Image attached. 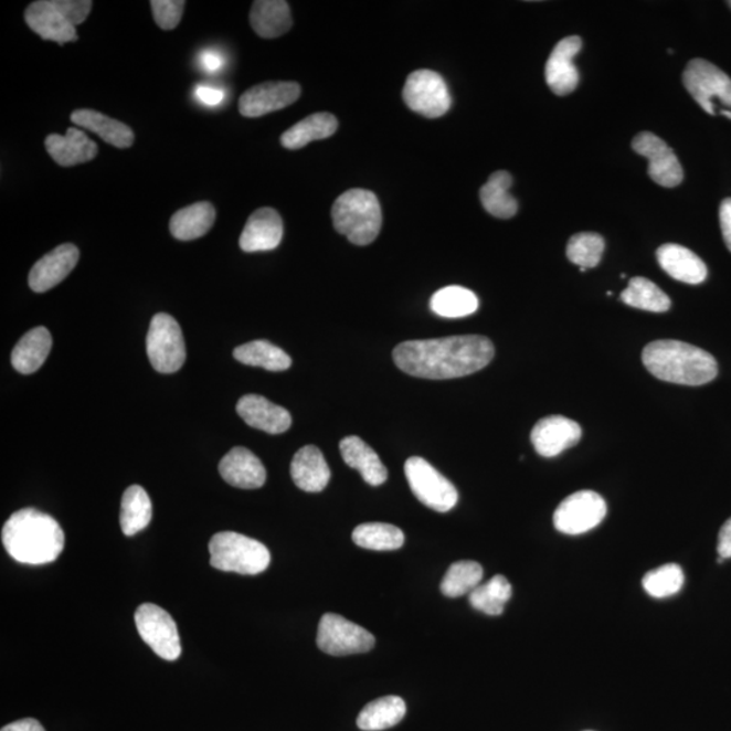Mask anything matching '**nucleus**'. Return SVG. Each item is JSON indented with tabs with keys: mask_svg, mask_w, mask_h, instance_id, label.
<instances>
[{
	"mask_svg": "<svg viewBox=\"0 0 731 731\" xmlns=\"http://www.w3.org/2000/svg\"><path fill=\"white\" fill-rule=\"evenodd\" d=\"M495 357V346L479 335L410 340L395 347L394 363L404 373L425 380H452L477 373Z\"/></svg>",
	"mask_w": 731,
	"mask_h": 731,
	"instance_id": "1",
	"label": "nucleus"
},
{
	"mask_svg": "<svg viewBox=\"0 0 731 731\" xmlns=\"http://www.w3.org/2000/svg\"><path fill=\"white\" fill-rule=\"evenodd\" d=\"M2 542L11 559L27 565H45L59 559L64 532L56 519L34 508L11 515L2 530Z\"/></svg>",
	"mask_w": 731,
	"mask_h": 731,
	"instance_id": "2",
	"label": "nucleus"
},
{
	"mask_svg": "<svg viewBox=\"0 0 731 731\" xmlns=\"http://www.w3.org/2000/svg\"><path fill=\"white\" fill-rule=\"evenodd\" d=\"M643 362L656 379L679 385H706L718 375L711 353L679 340L651 341L645 347Z\"/></svg>",
	"mask_w": 731,
	"mask_h": 731,
	"instance_id": "3",
	"label": "nucleus"
},
{
	"mask_svg": "<svg viewBox=\"0 0 731 731\" xmlns=\"http://www.w3.org/2000/svg\"><path fill=\"white\" fill-rule=\"evenodd\" d=\"M335 230L352 244L369 245L380 235L382 211L379 198L369 190L351 189L332 206Z\"/></svg>",
	"mask_w": 731,
	"mask_h": 731,
	"instance_id": "4",
	"label": "nucleus"
},
{
	"mask_svg": "<svg viewBox=\"0 0 731 731\" xmlns=\"http://www.w3.org/2000/svg\"><path fill=\"white\" fill-rule=\"evenodd\" d=\"M89 0H39L25 11L28 27L41 39L59 45L77 41L76 27L92 13Z\"/></svg>",
	"mask_w": 731,
	"mask_h": 731,
	"instance_id": "5",
	"label": "nucleus"
},
{
	"mask_svg": "<svg viewBox=\"0 0 731 731\" xmlns=\"http://www.w3.org/2000/svg\"><path fill=\"white\" fill-rule=\"evenodd\" d=\"M211 565L218 571L255 576L266 571L272 562L265 544L237 532L224 531L209 542Z\"/></svg>",
	"mask_w": 731,
	"mask_h": 731,
	"instance_id": "6",
	"label": "nucleus"
},
{
	"mask_svg": "<svg viewBox=\"0 0 731 731\" xmlns=\"http://www.w3.org/2000/svg\"><path fill=\"white\" fill-rule=\"evenodd\" d=\"M682 83L710 116L719 113L731 119V80L717 65L703 59L691 60L682 74Z\"/></svg>",
	"mask_w": 731,
	"mask_h": 731,
	"instance_id": "7",
	"label": "nucleus"
},
{
	"mask_svg": "<svg viewBox=\"0 0 731 731\" xmlns=\"http://www.w3.org/2000/svg\"><path fill=\"white\" fill-rule=\"evenodd\" d=\"M147 353L158 373L172 374L182 369L186 361L184 338L172 316H153L147 335Z\"/></svg>",
	"mask_w": 731,
	"mask_h": 731,
	"instance_id": "8",
	"label": "nucleus"
},
{
	"mask_svg": "<svg viewBox=\"0 0 731 731\" xmlns=\"http://www.w3.org/2000/svg\"><path fill=\"white\" fill-rule=\"evenodd\" d=\"M404 469L413 495L425 507L445 513L457 506L458 490L427 460L422 457H411L406 460Z\"/></svg>",
	"mask_w": 731,
	"mask_h": 731,
	"instance_id": "9",
	"label": "nucleus"
},
{
	"mask_svg": "<svg viewBox=\"0 0 731 731\" xmlns=\"http://www.w3.org/2000/svg\"><path fill=\"white\" fill-rule=\"evenodd\" d=\"M137 632L155 655L176 661L182 655L181 638L172 616L159 605L144 603L135 614Z\"/></svg>",
	"mask_w": 731,
	"mask_h": 731,
	"instance_id": "10",
	"label": "nucleus"
},
{
	"mask_svg": "<svg viewBox=\"0 0 731 731\" xmlns=\"http://www.w3.org/2000/svg\"><path fill=\"white\" fill-rule=\"evenodd\" d=\"M374 635L343 616L326 614L317 632V646L329 656L361 655L373 649Z\"/></svg>",
	"mask_w": 731,
	"mask_h": 731,
	"instance_id": "11",
	"label": "nucleus"
},
{
	"mask_svg": "<svg viewBox=\"0 0 731 731\" xmlns=\"http://www.w3.org/2000/svg\"><path fill=\"white\" fill-rule=\"evenodd\" d=\"M607 515V505L603 497L593 490H580L568 496L554 512L555 529L566 536L585 534L598 525Z\"/></svg>",
	"mask_w": 731,
	"mask_h": 731,
	"instance_id": "12",
	"label": "nucleus"
},
{
	"mask_svg": "<svg viewBox=\"0 0 731 731\" xmlns=\"http://www.w3.org/2000/svg\"><path fill=\"white\" fill-rule=\"evenodd\" d=\"M403 97L411 110L427 118L445 116L452 107L446 82L439 74L430 70L412 72L405 82Z\"/></svg>",
	"mask_w": 731,
	"mask_h": 731,
	"instance_id": "13",
	"label": "nucleus"
},
{
	"mask_svg": "<svg viewBox=\"0 0 731 731\" xmlns=\"http://www.w3.org/2000/svg\"><path fill=\"white\" fill-rule=\"evenodd\" d=\"M633 149L649 160L650 178L663 188L672 189L682 182V169L672 148L660 137L644 131L634 137Z\"/></svg>",
	"mask_w": 731,
	"mask_h": 731,
	"instance_id": "14",
	"label": "nucleus"
},
{
	"mask_svg": "<svg viewBox=\"0 0 731 731\" xmlns=\"http://www.w3.org/2000/svg\"><path fill=\"white\" fill-rule=\"evenodd\" d=\"M301 95V87L295 82H265L247 89L239 100L240 114L248 118L285 109L295 104Z\"/></svg>",
	"mask_w": 731,
	"mask_h": 731,
	"instance_id": "15",
	"label": "nucleus"
},
{
	"mask_svg": "<svg viewBox=\"0 0 731 731\" xmlns=\"http://www.w3.org/2000/svg\"><path fill=\"white\" fill-rule=\"evenodd\" d=\"M583 435L580 424L565 416H548L536 424L531 433V443L536 452L544 458L576 446Z\"/></svg>",
	"mask_w": 731,
	"mask_h": 731,
	"instance_id": "16",
	"label": "nucleus"
},
{
	"mask_svg": "<svg viewBox=\"0 0 731 731\" xmlns=\"http://www.w3.org/2000/svg\"><path fill=\"white\" fill-rule=\"evenodd\" d=\"M581 46L583 41L578 35H571L555 45L548 60L544 76L551 92L560 97L573 93L579 86L580 75L573 60Z\"/></svg>",
	"mask_w": 731,
	"mask_h": 731,
	"instance_id": "17",
	"label": "nucleus"
},
{
	"mask_svg": "<svg viewBox=\"0 0 731 731\" xmlns=\"http://www.w3.org/2000/svg\"><path fill=\"white\" fill-rule=\"evenodd\" d=\"M80 250L74 244L59 245L41 257L29 274V286L35 293H45L63 282L80 262Z\"/></svg>",
	"mask_w": 731,
	"mask_h": 731,
	"instance_id": "18",
	"label": "nucleus"
},
{
	"mask_svg": "<svg viewBox=\"0 0 731 731\" xmlns=\"http://www.w3.org/2000/svg\"><path fill=\"white\" fill-rule=\"evenodd\" d=\"M284 236V221L277 211L272 208L257 209L250 215L242 236L240 248L244 253H261L278 247Z\"/></svg>",
	"mask_w": 731,
	"mask_h": 731,
	"instance_id": "19",
	"label": "nucleus"
},
{
	"mask_svg": "<svg viewBox=\"0 0 731 731\" xmlns=\"http://www.w3.org/2000/svg\"><path fill=\"white\" fill-rule=\"evenodd\" d=\"M236 411L250 427L265 431L267 434H284L292 425L290 413L262 395H244L239 400Z\"/></svg>",
	"mask_w": 731,
	"mask_h": 731,
	"instance_id": "20",
	"label": "nucleus"
},
{
	"mask_svg": "<svg viewBox=\"0 0 731 731\" xmlns=\"http://www.w3.org/2000/svg\"><path fill=\"white\" fill-rule=\"evenodd\" d=\"M220 475L232 487L257 489L265 485L267 473L261 459L248 448L235 447L221 459Z\"/></svg>",
	"mask_w": 731,
	"mask_h": 731,
	"instance_id": "21",
	"label": "nucleus"
},
{
	"mask_svg": "<svg viewBox=\"0 0 731 731\" xmlns=\"http://www.w3.org/2000/svg\"><path fill=\"white\" fill-rule=\"evenodd\" d=\"M658 265L676 280L699 285L707 278V267L691 250L679 244H664L657 250Z\"/></svg>",
	"mask_w": 731,
	"mask_h": 731,
	"instance_id": "22",
	"label": "nucleus"
},
{
	"mask_svg": "<svg viewBox=\"0 0 731 731\" xmlns=\"http://www.w3.org/2000/svg\"><path fill=\"white\" fill-rule=\"evenodd\" d=\"M290 473L297 487L309 494L321 492L331 479L327 460L316 446H305L296 453Z\"/></svg>",
	"mask_w": 731,
	"mask_h": 731,
	"instance_id": "23",
	"label": "nucleus"
},
{
	"mask_svg": "<svg viewBox=\"0 0 731 731\" xmlns=\"http://www.w3.org/2000/svg\"><path fill=\"white\" fill-rule=\"evenodd\" d=\"M46 152L59 166L72 167L87 163L98 155V147L82 130L70 128L67 134L50 135L45 140Z\"/></svg>",
	"mask_w": 731,
	"mask_h": 731,
	"instance_id": "24",
	"label": "nucleus"
},
{
	"mask_svg": "<svg viewBox=\"0 0 731 731\" xmlns=\"http://www.w3.org/2000/svg\"><path fill=\"white\" fill-rule=\"evenodd\" d=\"M340 454L345 463L361 473L364 483L380 487L388 479V469L379 454L358 436H347L340 442Z\"/></svg>",
	"mask_w": 731,
	"mask_h": 731,
	"instance_id": "25",
	"label": "nucleus"
},
{
	"mask_svg": "<svg viewBox=\"0 0 731 731\" xmlns=\"http://www.w3.org/2000/svg\"><path fill=\"white\" fill-rule=\"evenodd\" d=\"M52 349L51 332L45 327H38L23 335L11 353V363L21 374H33L46 361Z\"/></svg>",
	"mask_w": 731,
	"mask_h": 731,
	"instance_id": "26",
	"label": "nucleus"
},
{
	"mask_svg": "<svg viewBox=\"0 0 731 731\" xmlns=\"http://www.w3.org/2000/svg\"><path fill=\"white\" fill-rule=\"evenodd\" d=\"M251 27L263 39H277L293 27L289 4L284 0H257L250 14Z\"/></svg>",
	"mask_w": 731,
	"mask_h": 731,
	"instance_id": "27",
	"label": "nucleus"
},
{
	"mask_svg": "<svg viewBox=\"0 0 731 731\" xmlns=\"http://www.w3.org/2000/svg\"><path fill=\"white\" fill-rule=\"evenodd\" d=\"M71 121L80 127L92 130L102 140L117 148H129L135 141V134L128 125L105 116L99 112L82 109L71 114Z\"/></svg>",
	"mask_w": 731,
	"mask_h": 731,
	"instance_id": "28",
	"label": "nucleus"
},
{
	"mask_svg": "<svg viewBox=\"0 0 731 731\" xmlns=\"http://www.w3.org/2000/svg\"><path fill=\"white\" fill-rule=\"evenodd\" d=\"M214 220L215 211L212 203L197 202L172 215L170 231L173 237L190 242L205 236L212 230Z\"/></svg>",
	"mask_w": 731,
	"mask_h": 731,
	"instance_id": "29",
	"label": "nucleus"
},
{
	"mask_svg": "<svg viewBox=\"0 0 731 731\" xmlns=\"http://www.w3.org/2000/svg\"><path fill=\"white\" fill-rule=\"evenodd\" d=\"M338 119L329 113H316L293 125L280 136V144L287 149H301L309 142L324 140L338 130Z\"/></svg>",
	"mask_w": 731,
	"mask_h": 731,
	"instance_id": "30",
	"label": "nucleus"
},
{
	"mask_svg": "<svg viewBox=\"0 0 731 731\" xmlns=\"http://www.w3.org/2000/svg\"><path fill=\"white\" fill-rule=\"evenodd\" d=\"M152 520V502L146 489L140 485H131L123 496L119 523L124 536L134 537L147 529Z\"/></svg>",
	"mask_w": 731,
	"mask_h": 731,
	"instance_id": "31",
	"label": "nucleus"
},
{
	"mask_svg": "<svg viewBox=\"0 0 731 731\" xmlns=\"http://www.w3.org/2000/svg\"><path fill=\"white\" fill-rule=\"evenodd\" d=\"M511 186V173L507 171L492 173L489 181L479 191L485 211L495 215L497 219L507 220L513 218L518 213V201L509 194Z\"/></svg>",
	"mask_w": 731,
	"mask_h": 731,
	"instance_id": "32",
	"label": "nucleus"
},
{
	"mask_svg": "<svg viewBox=\"0 0 731 731\" xmlns=\"http://www.w3.org/2000/svg\"><path fill=\"white\" fill-rule=\"evenodd\" d=\"M406 704L400 697H385L370 702L358 716V728L364 731H381L403 721Z\"/></svg>",
	"mask_w": 731,
	"mask_h": 731,
	"instance_id": "33",
	"label": "nucleus"
},
{
	"mask_svg": "<svg viewBox=\"0 0 731 731\" xmlns=\"http://www.w3.org/2000/svg\"><path fill=\"white\" fill-rule=\"evenodd\" d=\"M431 310L445 319H463L476 314L478 298L463 286H447L437 290L430 301Z\"/></svg>",
	"mask_w": 731,
	"mask_h": 731,
	"instance_id": "34",
	"label": "nucleus"
},
{
	"mask_svg": "<svg viewBox=\"0 0 731 731\" xmlns=\"http://www.w3.org/2000/svg\"><path fill=\"white\" fill-rule=\"evenodd\" d=\"M233 357L240 363L268 371H285L290 369L292 366V358L279 347L269 343L267 340H255L239 346L233 351Z\"/></svg>",
	"mask_w": 731,
	"mask_h": 731,
	"instance_id": "35",
	"label": "nucleus"
},
{
	"mask_svg": "<svg viewBox=\"0 0 731 731\" xmlns=\"http://www.w3.org/2000/svg\"><path fill=\"white\" fill-rule=\"evenodd\" d=\"M621 299L628 307L663 314L670 309V298L651 280L635 277L628 282L627 289L622 292Z\"/></svg>",
	"mask_w": 731,
	"mask_h": 731,
	"instance_id": "36",
	"label": "nucleus"
},
{
	"mask_svg": "<svg viewBox=\"0 0 731 731\" xmlns=\"http://www.w3.org/2000/svg\"><path fill=\"white\" fill-rule=\"evenodd\" d=\"M512 596V586L509 581L497 574L485 584H479L469 595L472 607L490 616L505 613L506 604Z\"/></svg>",
	"mask_w": 731,
	"mask_h": 731,
	"instance_id": "37",
	"label": "nucleus"
},
{
	"mask_svg": "<svg viewBox=\"0 0 731 731\" xmlns=\"http://www.w3.org/2000/svg\"><path fill=\"white\" fill-rule=\"evenodd\" d=\"M352 541L366 550L391 551L403 548L405 536L392 525L364 523L352 531Z\"/></svg>",
	"mask_w": 731,
	"mask_h": 731,
	"instance_id": "38",
	"label": "nucleus"
},
{
	"mask_svg": "<svg viewBox=\"0 0 731 731\" xmlns=\"http://www.w3.org/2000/svg\"><path fill=\"white\" fill-rule=\"evenodd\" d=\"M484 569L476 561H458L447 569L441 591L447 597L470 595L481 584Z\"/></svg>",
	"mask_w": 731,
	"mask_h": 731,
	"instance_id": "39",
	"label": "nucleus"
},
{
	"mask_svg": "<svg viewBox=\"0 0 731 731\" xmlns=\"http://www.w3.org/2000/svg\"><path fill=\"white\" fill-rule=\"evenodd\" d=\"M685 585V573L677 563H667L655 571L647 572L643 586L647 595L664 598L676 595Z\"/></svg>",
	"mask_w": 731,
	"mask_h": 731,
	"instance_id": "40",
	"label": "nucleus"
},
{
	"mask_svg": "<svg viewBox=\"0 0 731 731\" xmlns=\"http://www.w3.org/2000/svg\"><path fill=\"white\" fill-rule=\"evenodd\" d=\"M604 248V239L597 233H578L569 240L566 256L574 265L593 268L601 263Z\"/></svg>",
	"mask_w": 731,
	"mask_h": 731,
	"instance_id": "41",
	"label": "nucleus"
},
{
	"mask_svg": "<svg viewBox=\"0 0 731 731\" xmlns=\"http://www.w3.org/2000/svg\"><path fill=\"white\" fill-rule=\"evenodd\" d=\"M186 2L183 0H152L155 22L163 30H173L182 21Z\"/></svg>",
	"mask_w": 731,
	"mask_h": 731,
	"instance_id": "42",
	"label": "nucleus"
},
{
	"mask_svg": "<svg viewBox=\"0 0 731 731\" xmlns=\"http://www.w3.org/2000/svg\"><path fill=\"white\" fill-rule=\"evenodd\" d=\"M194 97L202 105L219 106L221 102H224L225 93L224 89L214 86L198 85L194 88Z\"/></svg>",
	"mask_w": 731,
	"mask_h": 731,
	"instance_id": "43",
	"label": "nucleus"
},
{
	"mask_svg": "<svg viewBox=\"0 0 731 731\" xmlns=\"http://www.w3.org/2000/svg\"><path fill=\"white\" fill-rule=\"evenodd\" d=\"M719 221H721L724 243L731 253V198L722 201L721 209H719Z\"/></svg>",
	"mask_w": 731,
	"mask_h": 731,
	"instance_id": "44",
	"label": "nucleus"
},
{
	"mask_svg": "<svg viewBox=\"0 0 731 731\" xmlns=\"http://www.w3.org/2000/svg\"><path fill=\"white\" fill-rule=\"evenodd\" d=\"M719 561L731 559V518L722 526L718 537Z\"/></svg>",
	"mask_w": 731,
	"mask_h": 731,
	"instance_id": "45",
	"label": "nucleus"
},
{
	"mask_svg": "<svg viewBox=\"0 0 731 731\" xmlns=\"http://www.w3.org/2000/svg\"><path fill=\"white\" fill-rule=\"evenodd\" d=\"M200 64L206 72H218L224 67V56L218 51L206 50L200 55Z\"/></svg>",
	"mask_w": 731,
	"mask_h": 731,
	"instance_id": "46",
	"label": "nucleus"
},
{
	"mask_svg": "<svg viewBox=\"0 0 731 731\" xmlns=\"http://www.w3.org/2000/svg\"><path fill=\"white\" fill-rule=\"evenodd\" d=\"M0 731H45L43 724L33 718L21 719L13 723L6 724Z\"/></svg>",
	"mask_w": 731,
	"mask_h": 731,
	"instance_id": "47",
	"label": "nucleus"
},
{
	"mask_svg": "<svg viewBox=\"0 0 731 731\" xmlns=\"http://www.w3.org/2000/svg\"><path fill=\"white\" fill-rule=\"evenodd\" d=\"M729 4H730V8H731V2H729Z\"/></svg>",
	"mask_w": 731,
	"mask_h": 731,
	"instance_id": "48",
	"label": "nucleus"
}]
</instances>
